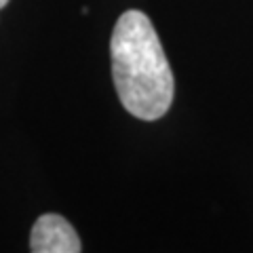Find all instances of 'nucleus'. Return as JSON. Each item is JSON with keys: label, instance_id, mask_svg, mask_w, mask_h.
Segmentation results:
<instances>
[{"label": "nucleus", "instance_id": "nucleus-1", "mask_svg": "<svg viewBox=\"0 0 253 253\" xmlns=\"http://www.w3.org/2000/svg\"><path fill=\"white\" fill-rule=\"evenodd\" d=\"M112 76L121 104L141 121H158L173 104V72L152 21L129 9L118 17L112 38Z\"/></svg>", "mask_w": 253, "mask_h": 253}, {"label": "nucleus", "instance_id": "nucleus-2", "mask_svg": "<svg viewBox=\"0 0 253 253\" xmlns=\"http://www.w3.org/2000/svg\"><path fill=\"white\" fill-rule=\"evenodd\" d=\"M30 249L34 253H81L83 245L66 217L57 213H44L32 228Z\"/></svg>", "mask_w": 253, "mask_h": 253}, {"label": "nucleus", "instance_id": "nucleus-3", "mask_svg": "<svg viewBox=\"0 0 253 253\" xmlns=\"http://www.w3.org/2000/svg\"><path fill=\"white\" fill-rule=\"evenodd\" d=\"M6 4H9V0H0V9H4Z\"/></svg>", "mask_w": 253, "mask_h": 253}]
</instances>
